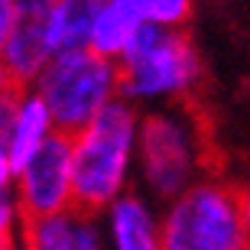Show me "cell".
Segmentation results:
<instances>
[{
	"label": "cell",
	"mask_w": 250,
	"mask_h": 250,
	"mask_svg": "<svg viewBox=\"0 0 250 250\" xmlns=\"http://www.w3.org/2000/svg\"><path fill=\"white\" fill-rule=\"evenodd\" d=\"M214 172L211 130L192 101L140 111L137 133V188L166 205L198 179Z\"/></svg>",
	"instance_id": "cell-1"
},
{
	"label": "cell",
	"mask_w": 250,
	"mask_h": 250,
	"mask_svg": "<svg viewBox=\"0 0 250 250\" xmlns=\"http://www.w3.org/2000/svg\"><path fill=\"white\" fill-rule=\"evenodd\" d=\"M137 133L140 107L114 101L104 114L72 133L75 208L101 214L121 195L137 188Z\"/></svg>",
	"instance_id": "cell-2"
},
{
	"label": "cell",
	"mask_w": 250,
	"mask_h": 250,
	"mask_svg": "<svg viewBox=\"0 0 250 250\" xmlns=\"http://www.w3.org/2000/svg\"><path fill=\"white\" fill-rule=\"evenodd\" d=\"M121 65V98L140 111L176 101H192L205 78V59L186 29H163L156 23L137 29Z\"/></svg>",
	"instance_id": "cell-3"
},
{
	"label": "cell",
	"mask_w": 250,
	"mask_h": 250,
	"mask_svg": "<svg viewBox=\"0 0 250 250\" xmlns=\"http://www.w3.org/2000/svg\"><path fill=\"white\" fill-rule=\"evenodd\" d=\"M163 250H241L250 244L244 192L234 179L211 172L159 205Z\"/></svg>",
	"instance_id": "cell-4"
},
{
	"label": "cell",
	"mask_w": 250,
	"mask_h": 250,
	"mask_svg": "<svg viewBox=\"0 0 250 250\" xmlns=\"http://www.w3.org/2000/svg\"><path fill=\"white\" fill-rule=\"evenodd\" d=\"M49 107L59 133H78L121 101V65L94 49H65L49 59L39 78L29 84Z\"/></svg>",
	"instance_id": "cell-5"
},
{
	"label": "cell",
	"mask_w": 250,
	"mask_h": 250,
	"mask_svg": "<svg viewBox=\"0 0 250 250\" xmlns=\"http://www.w3.org/2000/svg\"><path fill=\"white\" fill-rule=\"evenodd\" d=\"M13 192H17V202L26 214V221L75 208L72 137L52 133L36 153H29L23 163H17Z\"/></svg>",
	"instance_id": "cell-6"
},
{
	"label": "cell",
	"mask_w": 250,
	"mask_h": 250,
	"mask_svg": "<svg viewBox=\"0 0 250 250\" xmlns=\"http://www.w3.org/2000/svg\"><path fill=\"white\" fill-rule=\"evenodd\" d=\"M52 7L56 0H17L13 26L0 62L7 65L20 88L39 78V72L56 56V36H52Z\"/></svg>",
	"instance_id": "cell-7"
},
{
	"label": "cell",
	"mask_w": 250,
	"mask_h": 250,
	"mask_svg": "<svg viewBox=\"0 0 250 250\" xmlns=\"http://www.w3.org/2000/svg\"><path fill=\"white\" fill-rule=\"evenodd\" d=\"M107 250H163L159 234V202L140 188H130L101 211Z\"/></svg>",
	"instance_id": "cell-8"
},
{
	"label": "cell",
	"mask_w": 250,
	"mask_h": 250,
	"mask_svg": "<svg viewBox=\"0 0 250 250\" xmlns=\"http://www.w3.org/2000/svg\"><path fill=\"white\" fill-rule=\"evenodd\" d=\"M20 250H107L101 214L68 208L46 218H29L20 234Z\"/></svg>",
	"instance_id": "cell-9"
},
{
	"label": "cell",
	"mask_w": 250,
	"mask_h": 250,
	"mask_svg": "<svg viewBox=\"0 0 250 250\" xmlns=\"http://www.w3.org/2000/svg\"><path fill=\"white\" fill-rule=\"evenodd\" d=\"M56 130V121L33 88H17L0 104V137L7 140L13 163H23L29 153H36Z\"/></svg>",
	"instance_id": "cell-10"
},
{
	"label": "cell",
	"mask_w": 250,
	"mask_h": 250,
	"mask_svg": "<svg viewBox=\"0 0 250 250\" xmlns=\"http://www.w3.org/2000/svg\"><path fill=\"white\" fill-rule=\"evenodd\" d=\"M149 7L153 0H101L88 49L117 62L130 46V39L137 36V29L149 23Z\"/></svg>",
	"instance_id": "cell-11"
},
{
	"label": "cell",
	"mask_w": 250,
	"mask_h": 250,
	"mask_svg": "<svg viewBox=\"0 0 250 250\" xmlns=\"http://www.w3.org/2000/svg\"><path fill=\"white\" fill-rule=\"evenodd\" d=\"M98 10H101V0H56V7H52L56 52L88 46Z\"/></svg>",
	"instance_id": "cell-12"
},
{
	"label": "cell",
	"mask_w": 250,
	"mask_h": 250,
	"mask_svg": "<svg viewBox=\"0 0 250 250\" xmlns=\"http://www.w3.org/2000/svg\"><path fill=\"white\" fill-rule=\"evenodd\" d=\"M195 0H153L149 7V23L163 29H186L192 20Z\"/></svg>",
	"instance_id": "cell-13"
},
{
	"label": "cell",
	"mask_w": 250,
	"mask_h": 250,
	"mask_svg": "<svg viewBox=\"0 0 250 250\" xmlns=\"http://www.w3.org/2000/svg\"><path fill=\"white\" fill-rule=\"evenodd\" d=\"M23 224H26V214L17 202V192L13 186H0V241H17L23 234Z\"/></svg>",
	"instance_id": "cell-14"
},
{
	"label": "cell",
	"mask_w": 250,
	"mask_h": 250,
	"mask_svg": "<svg viewBox=\"0 0 250 250\" xmlns=\"http://www.w3.org/2000/svg\"><path fill=\"white\" fill-rule=\"evenodd\" d=\"M13 13H17V0H0V56H3V49H7Z\"/></svg>",
	"instance_id": "cell-15"
},
{
	"label": "cell",
	"mask_w": 250,
	"mask_h": 250,
	"mask_svg": "<svg viewBox=\"0 0 250 250\" xmlns=\"http://www.w3.org/2000/svg\"><path fill=\"white\" fill-rule=\"evenodd\" d=\"M13 172H17V163H13V153H10L7 140L0 137V186H13Z\"/></svg>",
	"instance_id": "cell-16"
},
{
	"label": "cell",
	"mask_w": 250,
	"mask_h": 250,
	"mask_svg": "<svg viewBox=\"0 0 250 250\" xmlns=\"http://www.w3.org/2000/svg\"><path fill=\"white\" fill-rule=\"evenodd\" d=\"M17 88H20V84L13 82V75L7 72V65L0 62V104L7 101V98H10V94H13V91H17Z\"/></svg>",
	"instance_id": "cell-17"
},
{
	"label": "cell",
	"mask_w": 250,
	"mask_h": 250,
	"mask_svg": "<svg viewBox=\"0 0 250 250\" xmlns=\"http://www.w3.org/2000/svg\"><path fill=\"white\" fill-rule=\"evenodd\" d=\"M244 192V221H247V237H250V186H241Z\"/></svg>",
	"instance_id": "cell-18"
},
{
	"label": "cell",
	"mask_w": 250,
	"mask_h": 250,
	"mask_svg": "<svg viewBox=\"0 0 250 250\" xmlns=\"http://www.w3.org/2000/svg\"><path fill=\"white\" fill-rule=\"evenodd\" d=\"M0 250H20L17 241H0Z\"/></svg>",
	"instance_id": "cell-19"
},
{
	"label": "cell",
	"mask_w": 250,
	"mask_h": 250,
	"mask_svg": "<svg viewBox=\"0 0 250 250\" xmlns=\"http://www.w3.org/2000/svg\"><path fill=\"white\" fill-rule=\"evenodd\" d=\"M241 250H250V244H247V247H241Z\"/></svg>",
	"instance_id": "cell-20"
}]
</instances>
